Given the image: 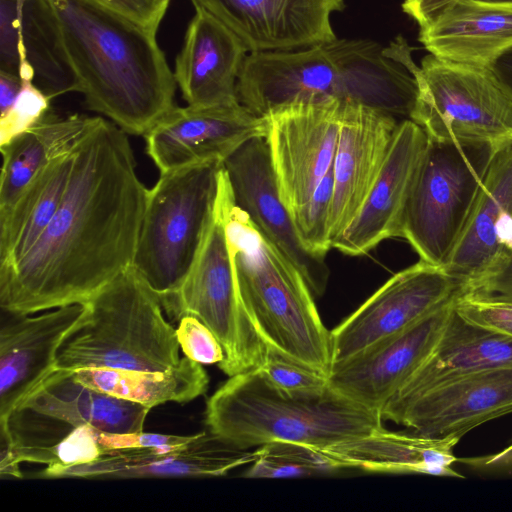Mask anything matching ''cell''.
Masks as SVG:
<instances>
[{
	"instance_id": "cell-40",
	"label": "cell",
	"mask_w": 512,
	"mask_h": 512,
	"mask_svg": "<svg viewBox=\"0 0 512 512\" xmlns=\"http://www.w3.org/2000/svg\"><path fill=\"white\" fill-rule=\"evenodd\" d=\"M106 7L156 34L170 0H89Z\"/></svg>"
},
{
	"instance_id": "cell-20",
	"label": "cell",
	"mask_w": 512,
	"mask_h": 512,
	"mask_svg": "<svg viewBox=\"0 0 512 512\" xmlns=\"http://www.w3.org/2000/svg\"><path fill=\"white\" fill-rule=\"evenodd\" d=\"M255 459V450L235 447L211 432H202L181 446L115 450L83 465L47 466L41 476L90 479L211 477L226 475Z\"/></svg>"
},
{
	"instance_id": "cell-44",
	"label": "cell",
	"mask_w": 512,
	"mask_h": 512,
	"mask_svg": "<svg viewBox=\"0 0 512 512\" xmlns=\"http://www.w3.org/2000/svg\"><path fill=\"white\" fill-rule=\"evenodd\" d=\"M23 82L16 75L0 71V116L12 107L22 89Z\"/></svg>"
},
{
	"instance_id": "cell-26",
	"label": "cell",
	"mask_w": 512,
	"mask_h": 512,
	"mask_svg": "<svg viewBox=\"0 0 512 512\" xmlns=\"http://www.w3.org/2000/svg\"><path fill=\"white\" fill-rule=\"evenodd\" d=\"M502 366H512V337L467 322L453 305L430 356L381 412L400 407L458 375Z\"/></svg>"
},
{
	"instance_id": "cell-22",
	"label": "cell",
	"mask_w": 512,
	"mask_h": 512,
	"mask_svg": "<svg viewBox=\"0 0 512 512\" xmlns=\"http://www.w3.org/2000/svg\"><path fill=\"white\" fill-rule=\"evenodd\" d=\"M427 142L424 130L411 119L398 123L377 180L333 248L360 256L386 239L401 237L404 209Z\"/></svg>"
},
{
	"instance_id": "cell-31",
	"label": "cell",
	"mask_w": 512,
	"mask_h": 512,
	"mask_svg": "<svg viewBox=\"0 0 512 512\" xmlns=\"http://www.w3.org/2000/svg\"><path fill=\"white\" fill-rule=\"evenodd\" d=\"M74 379L92 389L148 408L167 402L186 403L203 395L209 377L201 364L187 357L166 371L82 368Z\"/></svg>"
},
{
	"instance_id": "cell-23",
	"label": "cell",
	"mask_w": 512,
	"mask_h": 512,
	"mask_svg": "<svg viewBox=\"0 0 512 512\" xmlns=\"http://www.w3.org/2000/svg\"><path fill=\"white\" fill-rule=\"evenodd\" d=\"M82 303L50 309L36 316L14 315L0 332V422L56 368L58 350L84 314Z\"/></svg>"
},
{
	"instance_id": "cell-41",
	"label": "cell",
	"mask_w": 512,
	"mask_h": 512,
	"mask_svg": "<svg viewBox=\"0 0 512 512\" xmlns=\"http://www.w3.org/2000/svg\"><path fill=\"white\" fill-rule=\"evenodd\" d=\"M465 296L512 302V256L496 274Z\"/></svg>"
},
{
	"instance_id": "cell-39",
	"label": "cell",
	"mask_w": 512,
	"mask_h": 512,
	"mask_svg": "<svg viewBox=\"0 0 512 512\" xmlns=\"http://www.w3.org/2000/svg\"><path fill=\"white\" fill-rule=\"evenodd\" d=\"M196 435L180 436L146 432L105 433L98 432V441L103 453L115 450L166 448L185 445Z\"/></svg>"
},
{
	"instance_id": "cell-45",
	"label": "cell",
	"mask_w": 512,
	"mask_h": 512,
	"mask_svg": "<svg viewBox=\"0 0 512 512\" xmlns=\"http://www.w3.org/2000/svg\"><path fill=\"white\" fill-rule=\"evenodd\" d=\"M494 68L512 92V50L505 53L496 62Z\"/></svg>"
},
{
	"instance_id": "cell-28",
	"label": "cell",
	"mask_w": 512,
	"mask_h": 512,
	"mask_svg": "<svg viewBox=\"0 0 512 512\" xmlns=\"http://www.w3.org/2000/svg\"><path fill=\"white\" fill-rule=\"evenodd\" d=\"M459 440L454 436L435 438L415 432H392L382 426L368 435L319 450L345 469L464 478L452 468L458 461L453 448Z\"/></svg>"
},
{
	"instance_id": "cell-32",
	"label": "cell",
	"mask_w": 512,
	"mask_h": 512,
	"mask_svg": "<svg viewBox=\"0 0 512 512\" xmlns=\"http://www.w3.org/2000/svg\"><path fill=\"white\" fill-rule=\"evenodd\" d=\"M256 459L243 473L246 478H305L345 469L323 451L301 443L277 441L255 449Z\"/></svg>"
},
{
	"instance_id": "cell-14",
	"label": "cell",
	"mask_w": 512,
	"mask_h": 512,
	"mask_svg": "<svg viewBox=\"0 0 512 512\" xmlns=\"http://www.w3.org/2000/svg\"><path fill=\"white\" fill-rule=\"evenodd\" d=\"M457 299L412 326L332 364L327 377L329 387L381 413L391 397L430 356Z\"/></svg>"
},
{
	"instance_id": "cell-19",
	"label": "cell",
	"mask_w": 512,
	"mask_h": 512,
	"mask_svg": "<svg viewBox=\"0 0 512 512\" xmlns=\"http://www.w3.org/2000/svg\"><path fill=\"white\" fill-rule=\"evenodd\" d=\"M207 10L249 52L294 50L336 40L330 16L343 0H191Z\"/></svg>"
},
{
	"instance_id": "cell-15",
	"label": "cell",
	"mask_w": 512,
	"mask_h": 512,
	"mask_svg": "<svg viewBox=\"0 0 512 512\" xmlns=\"http://www.w3.org/2000/svg\"><path fill=\"white\" fill-rule=\"evenodd\" d=\"M510 413L512 366H502L453 377L381 412V417L424 436L461 439L479 425Z\"/></svg>"
},
{
	"instance_id": "cell-10",
	"label": "cell",
	"mask_w": 512,
	"mask_h": 512,
	"mask_svg": "<svg viewBox=\"0 0 512 512\" xmlns=\"http://www.w3.org/2000/svg\"><path fill=\"white\" fill-rule=\"evenodd\" d=\"M239 102L258 117L297 104L340 100L367 105L358 63L326 44L294 50L250 52L238 82Z\"/></svg>"
},
{
	"instance_id": "cell-4",
	"label": "cell",
	"mask_w": 512,
	"mask_h": 512,
	"mask_svg": "<svg viewBox=\"0 0 512 512\" xmlns=\"http://www.w3.org/2000/svg\"><path fill=\"white\" fill-rule=\"evenodd\" d=\"M228 234L238 289L268 346L328 377L331 331L324 326L314 296L297 268L233 205Z\"/></svg>"
},
{
	"instance_id": "cell-9",
	"label": "cell",
	"mask_w": 512,
	"mask_h": 512,
	"mask_svg": "<svg viewBox=\"0 0 512 512\" xmlns=\"http://www.w3.org/2000/svg\"><path fill=\"white\" fill-rule=\"evenodd\" d=\"M497 148L428 138L402 218L420 260L443 266L470 215Z\"/></svg>"
},
{
	"instance_id": "cell-13",
	"label": "cell",
	"mask_w": 512,
	"mask_h": 512,
	"mask_svg": "<svg viewBox=\"0 0 512 512\" xmlns=\"http://www.w3.org/2000/svg\"><path fill=\"white\" fill-rule=\"evenodd\" d=\"M223 165L236 206L297 268L313 296L323 295L329 278L325 257L311 253L301 242L279 194L265 137L247 141Z\"/></svg>"
},
{
	"instance_id": "cell-11",
	"label": "cell",
	"mask_w": 512,
	"mask_h": 512,
	"mask_svg": "<svg viewBox=\"0 0 512 512\" xmlns=\"http://www.w3.org/2000/svg\"><path fill=\"white\" fill-rule=\"evenodd\" d=\"M344 104H297L264 117L279 194L290 213L310 200L333 167Z\"/></svg>"
},
{
	"instance_id": "cell-24",
	"label": "cell",
	"mask_w": 512,
	"mask_h": 512,
	"mask_svg": "<svg viewBox=\"0 0 512 512\" xmlns=\"http://www.w3.org/2000/svg\"><path fill=\"white\" fill-rule=\"evenodd\" d=\"M174 78L187 106L202 108L239 103L238 78L247 57L244 42L202 7L194 6Z\"/></svg>"
},
{
	"instance_id": "cell-34",
	"label": "cell",
	"mask_w": 512,
	"mask_h": 512,
	"mask_svg": "<svg viewBox=\"0 0 512 512\" xmlns=\"http://www.w3.org/2000/svg\"><path fill=\"white\" fill-rule=\"evenodd\" d=\"M333 167L325 175L310 200L291 213L298 236L307 250L325 257L332 248L329 235L333 198Z\"/></svg>"
},
{
	"instance_id": "cell-30",
	"label": "cell",
	"mask_w": 512,
	"mask_h": 512,
	"mask_svg": "<svg viewBox=\"0 0 512 512\" xmlns=\"http://www.w3.org/2000/svg\"><path fill=\"white\" fill-rule=\"evenodd\" d=\"M74 148L46 165L14 203L0 211V268L23 258L52 221L70 180Z\"/></svg>"
},
{
	"instance_id": "cell-25",
	"label": "cell",
	"mask_w": 512,
	"mask_h": 512,
	"mask_svg": "<svg viewBox=\"0 0 512 512\" xmlns=\"http://www.w3.org/2000/svg\"><path fill=\"white\" fill-rule=\"evenodd\" d=\"M418 40L441 60L494 67L512 50V3L457 0L420 27Z\"/></svg>"
},
{
	"instance_id": "cell-2",
	"label": "cell",
	"mask_w": 512,
	"mask_h": 512,
	"mask_svg": "<svg viewBox=\"0 0 512 512\" xmlns=\"http://www.w3.org/2000/svg\"><path fill=\"white\" fill-rule=\"evenodd\" d=\"M87 107L145 135L176 105V81L156 34L89 0H51Z\"/></svg>"
},
{
	"instance_id": "cell-27",
	"label": "cell",
	"mask_w": 512,
	"mask_h": 512,
	"mask_svg": "<svg viewBox=\"0 0 512 512\" xmlns=\"http://www.w3.org/2000/svg\"><path fill=\"white\" fill-rule=\"evenodd\" d=\"M150 408L77 382L73 371L56 369L15 410L99 432H141Z\"/></svg>"
},
{
	"instance_id": "cell-43",
	"label": "cell",
	"mask_w": 512,
	"mask_h": 512,
	"mask_svg": "<svg viewBox=\"0 0 512 512\" xmlns=\"http://www.w3.org/2000/svg\"><path fill=\"white\" fill-rule=\"evenodd\" d=\"M456 1L457 0H404L402 10L414 19L419 27H424Z\"/></svg>"
},
{
	"instance_id": "cell-33",
	"label": "cell",
	"mask_w": 512,
	"mask_h": 512,
	"mask_svg": "<svg viewBox=\"0 0 512 512\" xmlns=\"http://www.w3.org/2000/svg\"><path fill=\"white\" fill-rule=\"evenodd\" d=\"M98 432L82 425L71 429L53 445L18 443L14 447L15 456L19 463L34 462L56 467L87 464L103 455Z\"/></svg>"
},
{
	"instance_id": "cell-36",
	"label": "cell",
	"mask_w": 512,
	"mask_h": 512,
	"mask_svg": "<svg viewBox=\"0 0 512 512\" xmlns=\"http://www.w3.org/2000/svg\"><path fill=\"white\" fill-rule=\"evenodd\" d=\"M49 109L50 99L33 82L24 81L12 107L0 116V146L30 128Z\"/></svg>"
},
{
	"instance_id": "cell-12",
	"label": "cell",
	"mask_w": 512,
	"mask_h": 512,
	"mask_svg": "<svg viewBox=\"0 0 512 512\" xmlns=\"http://www.w3.org/2000/svg\"><path fill=\"white\" fill-rule=\"evenodd\" d=\"M460 296L459 285L441 266L420 260L399 271L331 331L332 364L412 326Z\"/></svg>"
},
{
	"instance_id": "cell-35",
	"label": "cell",
	"mask_w": 512,
	"mask_h": 512,
	"mask_svg": "<svg viewBox=\"0 0 512 512\" xmlns=\"http://www.w3.org/2000/svg\"><path fill=\"white\" fill-rule=\"evenodd\" d=\"M259 369L273 386L289 396H318L329 387L326 376L289 359L270 346Z\"/></svg>"
},
{
	"instance_id": "cell-3",
	"label": "cell",
	"mask_w": 512,
	"mask_h": 512,
	"mask_svg": "<svg viewBox=\"0 0 512 512\" xmlns=\"http://www.w3.org/2000/svg\"><path fill=\"white\" fill-rule=\"evenodd\" d=\"M205 421L209 432L241 449L277 441L324 449L383 426L380 412L330 387L318 396H289L259 368L230 376L208 399Z\"/></svg>"
},
{
	"instance_id": "cell-46",
	"label": "cell",
	"mask_w": 512,
	"mask_h": 512,
	"mask_svg": "<svg viewBox=\"0 0 512 512\" xmlns=\"http://www.w3.org/2000/svg\"><path fill=\"white\" fill-rule=\"evenodd\" d=\"M483 1L512 3V0H483Z\"/></svg>"
},
{
	"instance_id": "cell-1",
	"label": "cell",
	"mask_w": 512,
	"mask_h": 512,
	"mask_svg": "<svg viewBox=\"0 0 512 512\" xmlns=\"http://www.w3.org/2000/svg\"><path fill=\"white\" fill-rule=\"evenodd\" d=\"M74 153L52 221L23 258L0 268V306L9 314L84 303L133 264L149 189L127 133L96 116Z\"/></svg>"
},
{
	"instance_id": "cell-42",
	"label": "cell",
	"mask_w": 512,
	"mask_h": 512,
	"mask_svg": "<svg viewBox=\"0 0 512 512\" xmlns=\"http://www.w3.org/2000/svg\"><path fill=\"white\" fill-rule=\"evenodd\" d=\"M458 461L479 473L512 476V440L498 452L483 456L460 458Z\"/></svg>"
},
{
	"instance_id": "cell-37",
	"label": "cell",
	"mask_w": 512,
	"mask_h": 512,
	"mask_svg": "<svg viewBox=\"0 0 512 512\" xmlns=\"http://www.w3.org/2000/svg\"><path fill=\"white\" fill-rule=\"evenodd\" d=\"M176 336L185 357L200 364H220L225 354L214 333L197 317L179 319Z\"/></svg>"
},
{
	"instance_id": "cell-16",
	"label": "cell",
	"mask_w": 512,
	"mask_h": 512,
	"mask_svg": "<svg viewBox=\"0 0 512 512\" xmlns=\"http://www.w3.org/2000/svg\"><path fill=\"white\" fill-rule=\"evenodd\" d=\"M266 118L240 102L195 108L175 106L144 136L160 173L224 160L247 141L265 137Z\"/></svg>"
},
{
	"instance_id": "cell-18",
	"label": "cell",
	"mask_w": 512,
	"mask_h": 512,
	"mask_svg": "<svg viewBox=\"0 0 512 512\" xmlns=\"http://www.w3.org/2000/svg\"><path fill=\"white\" fill-rule=\"evenodd\" d=\"M0 71L33 82L50 100L78 92L51 0H0Z\"/></svg>"
},
{
	"instance_id": "cell-6",
	"label": "cell",
	"mask_w": 512,
	"mask_h": 512,
	"mask_svg": "<svg viewBox=\"0 0 512 512\" xmlns=\"http://www.w3.org/2000/svg\"><path fill=\"white\" fill-rule=\"evenodd\" d=\"M223 162L160 173L149 189L132 266L158 296L162 308L192 268L211 223Z\"/></svg>"
},
{
	"instance_id": "cell-38",
	"label": "cell",
	"mask_w": 512,
	"mask_h": 512,
	"mask_svg": "<svg viewBox=\"0 0 512 512\" xmlns=\"http://www.w3.org/2000/svg\"><path fill=\"white\" fill-rule=\"evenodd\" d=\"M454 309L469 323L512 337V302L461 296Z\"/></svg>"
},
{
	"instance_id": "cell-7",
	"label": "cell",
	"mask_w": 512,
	"mask_h": 512,
	"mask_svg": "<svg viewBox=\"0 0 512 512\" xmlns=\"http://www.w3.org/2000/svg\"><path fill=\"white\" fill-rule=\"evenodd\" d=\"M386 53L404 64L417 82L409 119L438 141L512 143V92L494 67L425 56L418 67L403 39Z\"/></svg>"
},
{
	"instance_id": "cell-21",
	"label": "cell",
	"mask_w": 512,
	"mask_h": 512,
	"mask_svg": "<svg viewBox=\"0 0 512 512\" xmlns=\"http://www.w3.org/2000/svg\"><path fill=\"white\" fill-rule=\"evenodd\" d=\"M396 117L345 102L333 164V198L329 235L335 240L351 224L377 180L395 129Z\"/></svg>"
},
{
	"instance_id": "cell-29",
	"label": "cell",
	"mask_w": 512,
	"mask_h": 512,
	"mask_svg": "<svg viewBox=\"0 0 512 512\" xmlns=\"http://www.w3.org/2000/svg\"><path fill=\"white\" fill-rule=\"evenodd\" d=\"M93 120L79 114L62 116L49 109L30 128L1 145L0 211L9 208L46 165L71 150Z\"/></svg>"
},
{
	"instance_id": "cell-5",
	"label": "cell",
	"mask_w": 512,
	"mask_h": 512,
	"mask_svg": "<svg viewBox=\"0 0 512 512\" xmlns=\"http://www.w3.org/2000/svg\"><path fill=\"white\" fill-rule=\"evenodd\" d=\"M82 304L84 314L58 350L57 369L166 371L180 361L176 329L133 266Z\"/></svg>"
},
{
	"instance_id": "cell-17",
	"label": "cell",
	"mask_w": 512,
	"mask_h": 512,
	"mask_svg": "<svg viewBox=\"0 0 512 512\" xmlns=\"http://www.w3.org/2000/svg\"><path fill=\"white\" fill-rule=\"evenodd\" d=\"M511 256L512 143H509L495 153L463 231L442 267L464 296L496 274Z\"/></svg>"
},
{
	"instance_id": "cell-8",
	"label": "cell",
	"mask_w": 512,
	"mask_h": 512,
	"mask_svg": "<svg viewBox=\"0 0 512 512\" xmlns=\"http://www.w3.org/2000/svg\"><path fill=\"white\" fill-rule=\"evenodd\" d=\"M234 204L223 165L213 217L203 244L181 287L163 309L178 320L193 315L214 333L225 354L218 366L229 377L260 368L268 351L238 289L228 234Z\"/></svg>"
}]
</instances>
